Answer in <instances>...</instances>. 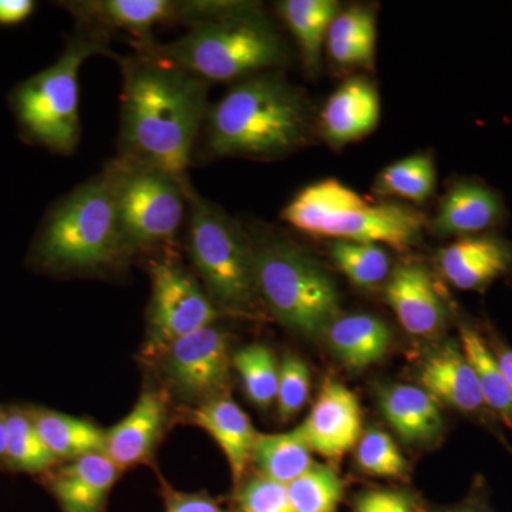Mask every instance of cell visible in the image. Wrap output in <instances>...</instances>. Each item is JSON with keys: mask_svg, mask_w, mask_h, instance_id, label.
I'll list each match as a JSON object with an SVG mask.
<instances>
[{"mask_svg": "<svg viewBox=\"0 0 512 512\" xmlns=\"http://www.w3.org/2000/svg\"><path fill=\"white\" fill-rule=\"evenodd\" d=\"M116 59L123 73L120 156L188 180L192 150L210 111L208 83L138 53Z\"/></svg>", "mask_w": 512, "mask_h": 512, "instance_id": "1", "label": "cell"}, {"mask_svg": "<svg viewBox=\"0 0 512 512\" xmlns=\"http://www.w3.org/2000/svg\"><path fill=\"white\" fill-rule=\"evenodd\" d=\"M192 6L184 36L170 43L134 42L136 53L207 83L247 79L285 63L284 40L256 6L202 0Z\"/></svg>", "mask_w": 512, "mask_h": 512, "instance_id": "2", "label": "cell"}, {"mask_svg": "<svg viewBox=\"0 0 512 512\" xmlns=\"http://www.w3.org/2000/svg\"><path fill=\"white\" fill-rule=\"evenodd\" d=\"M305 100L272 73L241 80L207 116V146L214 157L274 158L308 140Z\"/></svg>", "mask_w": 512, "mask_h": 512, "instance_id": "3", "label": "cell"}, {"mask_svg": "<svg viewBox=\"0 0 512 512\" xmlns=\"http://www.w3.org/2000/svg\"><path fill=\"white\" fill-rule=\"evenodd\" d=\"M127 256L116 201L103 171L57 202L33 247V259L52 272L96 271Z\"/></svg>", "mask_w": 512, "mask_h": 512, "instance_id": "4", "label": "cell"}, {"mask_svg": "<svg viewBox=\"0 0 512 512\" xmlns=\"http://www.w3.org/2000/svg\"><path fill=\"white\" fill-rule=\"evenodd\" d=\"M109 40V33L79 25L52 66L13 89L10 107L26 140L64 156L76 150L82 130L80 69L90 57H116L110 50Z\"/></svg>", "mask_w": 512, "mask_h": 512, "instance_id": "5", "label": "cell"}, {"mask_svg": "<svg viewBox=\"0 0 512 512\" xmlns=\"http://www.w3.org/2000/svg\"><path fill=\"white\" fill-rule=\"evenodd\" d=\"M282 220L312 237L387 245L404 251L419 239L424 217L397 204H370L335 178L303 188Z\"/></svg>", "mask_w": 512, "mask_h": 512, "instance_id": "6", "label": "cell"}, {"mask_svg": "<svg viewBox=\"0 0 512 512\" xmlns=\"http://www.w3.org/2000/svg\"><path fill=\"white\" fill-rule=\"evenodd\" d=\"M188 252L207 295L222 311L252 316L258 309L254 245L214 202L187 190Z\"/></svg>", "mask_w": 512, "mask_h": 512, "instance_id": "7", "label": "cell"}, {"mask_svg": "<svg viewBox=\"0 0 512 512\" xmlns=\"http://www.w3.org/2000/svg\"><path fill=\"white\" fill-rule=\"evenodd\" d=\"M259 298L285 328L315 338L338 318L335 284L311 256L285 241L254 245Z\"/></svg>", "mask_w": 512, "mask_h": 512, "instance_id": "8", "label": "cell"}, {"mask_svg": "<svg viewBox=\"0 0 512 512\" xmlns=\"http://www.w3.org/2000/svg\"><path fill=\"white\" fill-rule=\"evenodd\" d=\"M103 173L113 191L128 254L175 237L188 211L190 180L120 154Z\"/></svg>", "mask_w": 512, "mask_h": 512, "instance_id": "9", "label": "cell"}, {"mask_svg": "<svg viewBox=\"0 0 512 512\" xmlns=\"http://www.w3.org/2000/svg\"><path fill=\"white\" fill-rule=\"evenodd\" d=\"M150 269L153 295L148 319L153 348L164 350L174 340L214 325L220 318V309L183 268L156 261Z\"/></svg>", "mask_w": 512, "mask_h": 512, "instance_id": "10", "label": "cell"}, {"mask_svg": "<svg viewBox=\"0 0 512 512\" xmlns=\"http://www.w3.org/2000/svg\"><path fill=\"white\" fill-rule=\"evenodd\" d=\"M231 363L228 333L215 323L174 340L164 349V369L170 383L191 400L207 402L224 396Z\"/></svg>", "mask_w": 512, "mask_h": 512, "instance_id": "11", "label": "cell"}, {"mask_svg": "<svg viewBox=\"0 0 512 512\" xmlns=\"http://www.w3.org/2000/svg\"><path fill=\"white\" fill-rule=\"evenodd\" d=\"M362 421L356 394L338 380L326 379L311 413L296 430L312 453L336 463L359 443Z\"/></svg>", "mask_w": 512, "mask_h": 512, "instance_id": "12", "label": "cell"}, {"mask_svg": "<svg viewBox=\"0 0 512 512\" xmlns=\"http://www.w3.org/2000/svg\"><path fill=\"white\" fill-rule=\"evenodd\" d=\"M72 13L79 25L103 30H123L136 42L154 39L158 26L183 23L187 20L188 2L175 0H73L60 3Z\"/></svg>", "mask_w": 512, "mask_h": 512, "instance_id": "13", "label": "cell"}, {"mask_svg": "<svg viewBox=\"0 0 512 512\" xmlns=\"http://www.w3.org/2000/svg\"><path fill=\"white\" fill-rule=\"evenodd\" d=\"M384 296L400 325L410 335L433 338L443 328L446 319L443 301L424 266H396L384 288Z\"/></svg>", "mask_w": 512, "mask_h": 512, "instance_id": "14", "label": "cell"}, {"mask_svg": "<svg viewBox=\"0 0 512 512\" xmlns=\"http://www.w3.org/2000/svg\"><path fill=\"white\" fill-rule=\"evenodd\" d=\"M167 420V402L157 390H146L120 423L106 431L103 453L120 471L146 463Z\"/></svg>", "mask_w": 512, "mask_h": 512, "instance_id": "15", "label": "cell"}, {"mask_svg": "<svg viewBox=\"0 0 512 512\" xmlns=\"http://www.w3.org/2000/svg\"><path fill=\"white\" fill-rule=\"evenodd\" d=\"M419 376L421 387L437 402L474 416L487 412L480 380L461 346L446 345L431 355L421 366Z\"/></svg>", "mask_w": 512, "mask_h": 512, "instance_id": "16", "label": "cell"}, {"mask_svg": "<svg viewBox=\"0 0 512 512\" xmlns=\"http://www.w3.org/2000/svg\"><path fill=\"white\" fill-rule=\"evenodd\" d=\"M120 468L104 453L70 461L50 478V490L62 512H103Z\"/></svg>", "mask_w": 512, "mask_h": 512, "instance_id": "17", "label": "cell"}, {"mask_svg": "<svg viewBox=\"0 0 512 512\" xmlns=\"http://www.w3.org/2000/svg\"><path fill=\"white\" fill-rule=\"evenodd\" d=\"M191 420L217 441L231 468L234 487L245 480L258 431L252 426L247 413L227 396L207 400L191 413Z\"/></svg>", "mask_w": 512, "mask_h": 512, "instance_id": "18", "label": "cell"}, {"mask_svg": "<svg viewBox=\"0 0 512 512\" xmlns=\"http://www.w3.org/2000/svg\"><path fill=\"white\" fill-rule=\"evenodd\" d=\"M379 119L380 99L376 87L365 79H350L323 107V133L330 143L343 146L372 133Z\"/></svg>", "mask_w": 512, "mask_h": 512, "instance_id": "19", "label": "cell"}, {"mask_svg": "<svg viewBox=\"0 0 512 512\" xmlns=\"http://www.w3.org/2000/svg\"><path fill=\"white\" fill-rule=\"evenodd\" d=\"M511 252L491 238L466 237L441 249V274L454 288L476 291L507 271Z\"/></svg>", "mask_w": 512, "mask_h": 512, "instance_id": "20", "label": "cell"}, {"mask_svg": "<svg viewBox=\"0 0 512 512\" xmlns=\"http://www.w3.org/2000/svg\"><path fill=\"white\" fill-rule=\"evenodd\" d=\"M379 404L384 420L406 443H429L443 431L440 403L423 387L394 384L383 390Z\"/></svg>", "mask_w": 512, "mask_h": 512, "instance_id": "21", "label": "cell"}, {"mask_svg": "<svg viewBox=\"0 0 512 512\" xmlns=\"http://www.w3.org/2000/svg\"><path fill=\"white\" fill-rule=\"evenodd\" d=\"M325 335L340 362L356 370L380 362L392 342V333L386 323L366 313L336 318Z\"/></svg>", "mask_w": 512, "mask_h": 512, "instance_id": "22", "label": "cell"}, {"mask_svg": "<svg viewBox=\"0 0 512 512\" xmlns=\"http://www.w3.org/2000/svg\"><path fill=\"white\" fill-rule=\"evenodd\" d=\"M500 202L477 184H457L441 202L433 228L440 235H468L484 231L500 217Z\"/></svg>", "mask_w": 512, "mask_h": 512, "instance_id": "23", "label": "cell"}, {"mask_svg": "<svg viewBox=\"0 0 512 512\" xmlns=\"http://www.w3.org/2000/svg\"><path fill=\"white\" fill-rule=\"evenodd\" d=\"M43 443L56 460H76L87 454L103 453L106 431L90 421L50 410H29Z\"/></svg>", "mask_w": 512, "mask_h": 512, "instance_id": "24", "label": "cell"}, {"mask_svg": "<svg viewBox=\"0 0 512 512\" xmlns=\"http://www.w3.org/2000/svg\"><path fill=\"white\" fill-rule=\"evenodd\" d=\"M312 450L298 430L288 433L258 434L252 463L259 476L288 485L313 466Z\"/></svg>", "mask_w": 512, "mask_h": 512, "instance_id": "25", "label": "cell"}, {"mask_svg": "<svg viewBox=\"0 0 512 512\" xmlns=\"http://www.w3.org/2000/svg\"><path fill=\"white\" fill-rule=\"evenodd\" d=\"M276 9L298 40L306 66H318L320 50L330 23L338 16L339 3L335 0H285L279 2Z\"/></svg>", "mask_w": 512, "mask_h": 512, "instance_id": "26", "label": "cell"}, {"mask_svg": "<svg viewBox=\"0 0 512 512\" xmlns=\"http://www.w3.org/2000/svg\"><path fill=\"white\" fill-rule=\"evenodd\" d=\"M460 346L476 370L487 409L512 431V390L495 362L490 345L477 330L463 326Z\"/></svg>", "mask_w": 512, "mask_h": 512, "instance_id": "27", "label": "cell"}, {"mask_svg": "<svg viewBox=\"0 0 512 512\" xmlns=\"http://www.w3.org/2000/svg\"><path fill=\"white\" fill-rule=\"evenodd\" d=\"M6 463L25 473H45L55 466L56 458L37 433L29 412L6 410Z\"/></svg>", "mask_w": 512, "mask_h": 512, "instance_id": "28", "label": "cell"}, {"mask_svg": "<svg viewBox=\"0 0 512 512\" xmlns=\"http://www.w3.org/2000/svg\"><path fill=\"white\" fill-rule=\"evenodd\" d=\"M232 365L241 376L249 402L259 409H268L276 402L281 365L271 349L264 345L245 346L232 356Z\"/></svg>", "mask_w": 512, "mask_h": 512, "instance_id": "29", "label": "cell"}, {"mask_svg": "<svg viewBox=\"0 0 512 512\" xmlns=\"http://www.w3.org/2000/svg\"><path fill=\"white\" fill-rule=\"evenodd\" d=\"M286 488L295 512H336L345 497L346 484L335 468L313 464Z\"/></svg>", "mask_w": 512, "mask_h": 512, "instance_id": "30", "label": "cell"}, {"mask_svg": "<svg viewBox=\"0 0 512 512\" xmlns=\"http://www.w3.org/2000/svg\"><path fill=\"white\" fill-rule=\"evenodd\" d=\"M436 188V167L426 154L403 158L387 165L376 181L377 192L384 195L424 202Z\"/></svg>", "mask_w": 512, "mask_h": 512, "instance_id": "31", "label": "cell"}, {"mask_svg": "<svg viewBox=\"0 0 512 512\" xmlns=\"http://www.w3.org/2000/svg\"><path fill=\"white\" fill-rule=\"evenodd\" d=\"M330 255L346 278L360 288L382 284L392 271L389 254L377 244L335 241Z\"/></svg>", "mask_w": 512, "mask_h": 512, "instance_id": "32", "label": "cell"}, {"mask_svg": "<svg viewBox=\"0 0 512 512\" xmlns=\"http://www.w3.org/2000/svg\"><path fill=\"white\" fill-rule=\"evenodd\" d=\"M356 463L363 473L383 478H403L407 461L392 436L382 430H369L356 444Z\"/></svg>", "mask_w": 512, "mask_h": 512, "instance_id": "33", "label": "cell"}, {"mask_svg": "<svg viewBox=\"0 0 512 512\" xmlns=\"http://www.w3.org/2000/svg\"><path fill=\"white\" fill-rule=\"evenodd\" d=\"M311 394V372L301 357L288 355L279 366L278 416L289 421L301 412Z\"/></svg>", "mask_w": 512, "mask_h": 512, "instance_id": "34", "label": "cell"}, {"mask_svg": "<svg viewBox=\"0 0 512 512\" xmlns=\"http://www.w3.org/2000/svg\"><path fill=\"white\" fill-rule=\"evenodd\" d=\"M232 512H295L286 485L262 476L245 478L235 488Z\"/></svg>", "mask_w": 512, "mask_h": 512, "instance_id": "35", "label": "cell"}, {"mask_svg": "<svg viewBox=\"0 0 512 512\" xmlns=\"http://www.w3.org/2000/svg\"><path fill=\"white\" fill-rule=\"evenodd\" d=\"M352 512H423L412 494L390 488L365 491L355 500Z\"/></svg>", "mask_w": 512, "mask_h": 512, "instance_id": "36", "label": "cell"}, {"mask_svg": "<svg viewBox=\"0 0 512 512\" xmlns=\"http://www.w3.org/2000/svg\"><path fill=\"white\" fill-rule=\"evenodd\" d=\"M376 32V20L370 10L350 8L338 13L328 30V40H352Z\"/></svg>", "mask_w": 512, "mask_h": 512, "instance_id": "37", "label": "cell"}, {"mask_svg": "<svg viewBox=\"0 0 512 512\" xmlns=\"http://www.w3.org/2000/svg\"><path fill=\"white\" fill-rule=\"evenodd\" d=\"M161 495H163L165 512H232L225 510L207 493H183V491L174 490L165 481L161 487Z\"/></svg>", "mask_w": 512, "mask_h": 512, "instance_id": "38", "label": "cell"}, {"mask_svg": "<svg viewBox=\"0 0 512 512\" xmlns=\"http://www.w3.org/2000/svg\"><path fill=\"white\" fill-rule=\"evenodd\" d=\"M328 52L333 62L340 66H370L375 59V53L349 42V40H328Z\"/></svg>", "mask_w": 512, "mask_h": 512, "instance_id": "39", "label": "cell"}, {"mask_svg": "<svg viewBox=\"0 0 512 512\" xmlns=\"http://www.w3.org/2000/svg\"><path fill=\"white\" fill-rule=\"evenodd\" d=\"M32 0H0V25L12 26L25 22L35 12Z\"/></svg>", "mask_w": 512, "mask_h": 512, "instance_id": "40", "label": "cell"}, {"mask_svg": "<svg viewBox=\"0 0 512 512\" xmlns=\"http://www.w3.org/2000/svg\"><path fill=\"white\" fill-rule=\"evenodd\" d=\"M493 355L495 362L500 367L501 373H503L504 379L507 380L508 386L512 390V349L498 346V348L493 350Z\"/></svg>", "mask_w": 512, "mask_h": 512, "instance_id": "41", "label": "cell"}, {"mask_svg": "<svg viewBox=\"0 0 512 512\" xmlns=\"http://www.w3.org/2000/svg\"><path fill=\"white\" fill-rule=\"evenodd\" d=\"M439 512H493L481 497L470 498L466 503Z\"/></svg>", "mask_w": 512, "mask_h": 512, "instance_id": "42", "label": "cell"}, {"mask_svg": "<svg viewBox=\"0 0 512 512\" xmlns=\"http://www.w3.org/2000/svg\"><path fill=\"white\" fill-rule=\"evenodd\" d=\"M6 454V412L0 409V458Z\"/></svg>", "mask_w": 512, "mask_h": 512, "instance_id": "43", "label": "cell"}]
</instances>
